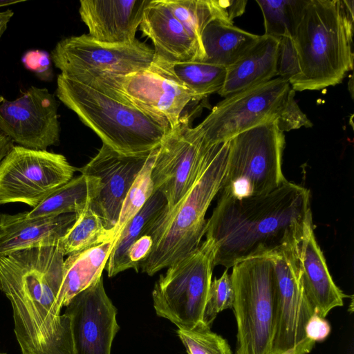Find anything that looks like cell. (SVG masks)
Segmentation results:
<instances>
[{"instance_id":"6da1fadb","label":"cell","mask_w":354,"mask_h":354,"mask_svg":"<svg viewBox=\"0 0 354 354\" xmlns=\"http://www.w3.org/2000/svg\"><path fill=\"white\" fill-rule=\"evenodd\" d=\"M310 201L308 189L288 180L261 196L218 197L205 232L214 248V266L228 270L301 241L313 222Z\"/></svg>"},{"instance_id":"7a4b0ae2","label":"cell","mask_w":354,"mask_h":354,"mask_svg":"<svg viewBox=\"0 0 354 354\" xmlns=\"http://www.w3.org/2000/svg\"><path fill=\"white\" fill-rule=\"evenodd\" d=\"M64 257L57 244L0 258V290L11 304L21 354H74L71 320L57 302Z\"/></svg>"},{"instance_id":"3957f363","label":"cell","mask_w":354,"mask_h":354,"mask_svg":"<svg viewBox=\"0 0 354 354\" xmlns=\"http://www.w3.org/2000/svg\"><path fill=\"white\" fill-rule=\"evenodd\" d=\"M229 140L207 148L200 172L187 192L172 207L166 206L148 225L145 234L153 244L139 268L149 276L187 256L205 234L207 211L222 187Z\"/></svg>"},{"instance_id":"277c9868","label":"cell","mask_w":354,"mask_h":354,"mask_svg":"<svg viewBox=\"0 0 354 354\" xmlns=\"http://www.w3.org/2000/svg\"><path fill=\"white\" fill-rule=\"evenodd\" d=\"M353 0H306L292 35L301 68L295 91L339 84L353 69Z\"/></svg>"},{"instance_id":"5b68a950","label":"cell","mask_w":354,"mask_h":354,"mask_svg":"<svg viewBox=\"0 0 354 354\" xmlns=\"http://www.w3.org/2000/svg\"><path fill=\"white\" fill-rule=\"evenodd\" d=\"M56 95L114 150L129 155L158 148L170 129L140 109L59 74Z\"/></svg>"},{"instance_id":"8992f818","label":"cell","mask_w":354,"mask_h":354,"mask_svg":"<svg viewBox=\"0 0 354 354\" xmlns=\"http://www.w3.org/2000/svg\"><path fill=\"white\" fill-rule=\"evenodd\" d=\"M66 78L140 109L171 130L194 96L167 64L153 59L147 68L128 74L84 71Z\"/></svg>"},{"instance_id":"52a82bcc","label":"cell","mask_w":354,"mask_h":354,"mask_svg":"<svg viewBox=\"0 0 354 354\" xmlns=\"http://www.w3.org/2000/svg\"><path fill=\"white\" fill-rule=\"evenodd\" d=\"M232 268L236 354H273L277 292L272 261L269 256L255 257Z\"/></svg>"},{"instance_id":"ba28073f","label":"cell","mask_w":354,"mask_h":354,"mask_svg":"<svg viewBox=\"0 0 354 354\" xmlns=\"http://www.w3.org/2000/svg\"><path fill=\"white\" fill-rule=\"evenodd\" d=\"M285 136L275 120L229 140L227 169L218 196L243 199L268 194L287 180L282 171Z\"/></svg>"},{"instance_id":"9c48e42d","label":"cell","mask_w":354,"mask_h":354,"mask_svg":"<svg viewBox=\"0 0 354 354\" xmlns=\"http://www.w3.org/2000/svg\"><path fill=\"white\" fill-rule=\"evenodd\" d=\"M214 248L207 239L184 258L167 267L156 282L152 298L158 316L180 329L203 322L212 283Z\"/></svg>"},{"instance_id":"30bf717a","label":"cell","mask_w":354,"mask_h":354,"mask_svg":"<svg viewBox=\"0 0 354 354\" xmlns=\"http://www.w3.org/2000/svg\"><path fill=\"white\" fill-rule=\"evenodd\" d=\"M301 243L269 255L274 267L277 292L273 354H308L315 344L306 334V324L316 312L302 283Z\"/></svg>"},{"instance_id":"8fae6325","label":"cell","mask_w":354,"mask_h":354,"mask_svg":"<svg viewBox=\"0 0 354 354\" xmlns=\"http://www.w3.org/2000/svg\"><path fill=\"white\" fill-rule=\"evenodd\" d=\"M75 170L62 154L14 145L0 163V204L35 208L72 179Z\"/></svg>"},{"instance_id":"7c38bea8","label":"cell","mask_w":354,"mask_h":354,"mask_svg":"<svg viewBox=\"0 0 354 354\" xmlns=\"http://www.w3.org/2000/svg\"><path fill=\"white\" fill-rule=\"evenodd\" d=\"M290 89L281 77L225 97L196 126L207 145L227 141L257 126L275 120Z\"/></svg>"},{"instance_id":"4fadbf2b","label":"cell","mask_w":354,"mask_h":354,"mask_svg":"<svg viewBox=\"0 0 354 354\" xmlns=\"http://www.w3.org/2000/svg\"><path fill=\"white\" fill-rule=\"evenodd\" d=\"M153 57V49L138 39L130 44H107L88 34L64 38L50 53L52 62L64 77L84 71L128 75L148 68Z\"/></svg>"},{"instance_id":"5bb4252c","label":"cell","mask_w":354,"mask_h":354,"mask_svg":"<svg viewBox=\"0 0 354 354\" xmlns=\"http://www.w3.org/2000/svg\"><path fill=\"white\" fill-rule=\"evenodd\" d=\"M189 117L181 116L178 124L169 131L158 148L151 178L154 191L167 200L166 207L175 205L196 180L209 145L198 129L191 127Z\"/></svg>"},{"instance_id":"9a60e30c","label":"cell","mask_w":354,"mask_h":354,"mask_svg":"<svg viewBox=\"0 0 354 354\" xmlns=\"http://www.w3.org/2000/svg\"><path fill=\"white\" fill-rule=\"evenodd\" d=\"M58 106L47 88L34 86L12 101L0 96V131L19 146L46 150L59 141Z\"/></svg>"},{"instance_id":"2e32d148","label":"cell","mask_w":354,"mask_h":354,"mask_svg":"<svg viewBox=\"0 0 354 354\" xmlns=\"http://www.w3.org/2000/svg\"><path fill=\"white\" fill-rule=\"evenodd\" d=\"M66 307L74 354H111L120 326L117 309L105 292L102 277L75 295Z\"/></svg>"},{"instance_id":"e0dca14e","label":"cell","mask_w":354,"mask_h":354,"mask_svg":"<svg viewBox=\"0 0 354 354\" xmlns=\"http://www.w3.org/2000/svg\"><path fill=\"white\" fill-rule=\"evenodd\" d=\"M151 151L123 154L102 143L97 154L78 169L82 174L99 179V192L90 204L107 230L116 225L125 196Z\"/></svg>"},{"instance_id":"ac0fdd59","label":"cell","mask_w":354,"mask_h":354,"mask_svg":"<svg viewBox=\"0 0 354 354\" xmlns=\"http://www.w3.org/2000/svg\"><path fill=\"white\" fill-rule=\"evenodd\" d=\"M151 0H81L79 13L95 41L130 44L136 41L145 9Z\"/></svg>"},{"instance_id":"d6986e66","label":"cell","mask_w":354,"mask_h":354,"mask_svg":"<svg viewBox=\"0 0 354 354\" xmlns=\"http://www.w3.org/2000/svg\"><path fill=\"white\" fill-rule=\"evenodd\" d=\"M139 30L153 42V59L168 64L205 59L202 47L174 17L165 0L150 1Z\"/></svg>"},{"instance_id":"ffe728a7","label":"cell","mask_w":354,"mask_h":354,"mask_svg":"<svg viewBox=\"0 0 354 354\" xmlns=\"http://www.w3.org/2000/svg\"><path fill=\"white\" fill-rule=\"evenodd\" d=\"M75 214L28 218L27 212L0 214V258L13 252L60 243L75 223Z\"/></svg>"},{"instance_id":"44dd1931","label":"cell","mask_w":354,"mask_h":354,"mask_svg":"<svg viewBox=\"0 0 354 354\" xmlns=\"http://www.w3.org/2000/svg\"><path fill=\"white\" fill-rule=\"evenodd\" d=\"M300 269L303 286L315 312L325 318L336 307L344 305L348 297L335 283L328 270L323 252L318 245L310 223L302 239L300 251Z\"/></svg>"},{"instance_id":"7402d4cb","label":"cell","mask_w":354,"mask_h":354,"mask_svg":"<svg viewBox=\"0 0 354 354\" xmlns=\"http://www.w3.org/2000/svg\"><path fill=\"white\" fill-rule=\"evenodd\" d=\"M278 44L279 39L261 35L251 48L227 68L223 86L217 93L225 97L276 77Z\"/></svg>"},{"instance_id":"603a6c76","label":"cell","mask_w":354,"mask_h":354,"mask_svg":"<svg viewBox=\"0 0 354 354\" xmlns=\"http://www.w3.org/2000/svg\"><path fill=\"white\" fill-rule=\"evenodd\" d=\"M260 36L241 29L225 19H214L201 33L205 53L202 62L228 68L251 48Z\"/></svg>"},{"instance_id":"cb8c5ba5","label":"cell","mask_w":354,"mask_h":354,"mask_svg":"<svg viewBox=\"0 0 354 354\" xmlns=\"http://www.w3.org/2000/svg\"><path fill=\"white\" fill-rule=\"evenodd\" d=\"M113 241L68 255L64 262V277L57 297L62 309L78 293L102 276L111 253Z\"/></svg>"},{"instance_id":"d4e9b609","label":"cell","mask_w":354,"mask_h":354,"mask_svg":"<svg viewBox=\"0 0 354 354\" xmlns=\"http://www.w3.org/2000/svg\"><path fill=\"white\" fill-rule=\"evenodd\" d=\"M99 190L97 178L81 174L50 193L37 207L27 212V216L32 218L78 214L97 196Z\"/></svg>"},{"instance_id":"484cf974","label":"cell","mask_w":354,"mask_h":354,"mask_svg":"<svg viewBox=\"0 0 354 354\" xmlns=\"http://www.w3.org/2000/svg\"><path fill=\"white\" fill-rule=\"evenodd\" d=\"M167 205L165 196L155 191L140 212L125 225L116 241L113 243L106 270L109 277L130 269L127 252L130 246L145 234L148 225Z\"/></svg>"},{"instance_id":"4316f807","label":"cell","mask_w":354,"mask_h":354,"mask_svg":"<svg viewBox=\"0 0 354 354\" xmlns=\"http://www.w3.org/2000/svg\"><path fill=\"white\" fill-rule=\"evenodd\" d=\"M174 17L188 34L202 47L201 33L216 18L230 19V0H165Z\"/></svg>"},{"instance_id":"83f0119b","label":"cell","mask_w":354,"mask_h":354,"mask_svg":"<svg viewBox=\"0 0 354 354\" xmlns=\"http://www.w3.org/2000/svg\"><path fill=\"white\" fill-rule=\"evenodd\" d=\"M166 64L176 77L192 91L195 101L218 93L223 86L227 73L225 67L202 61Z\"/></svg>"},{"instance_id":"f1b7e54d","label":"cell","mask_w":354,"mask_h":354,"mask_svg":"<svg viewBox=\"0 0 354 354\" xmlns=\"http://www.w3.org/2000/svg\"><path fill=\"white\" fill-rule=\"evenodd\" d=\"M89 202L78 214L75 223L60 241L65 255L80 252L113 241V230H107Z\"/></svg>"},{"instance_id":"f546056e","label":"cell","mask_w":354,"mask_h":354,"mask_svg":"<svg viewBox=\"0 0 354 354\" xmlns=\"http://www.w3.org/2000/svg\"><path fill=\"white\" fill-rule=\"evenodd\" d=\"M306 0H256L264 20L263 35L280 39L292 35Z\"/></svg>"},{"instance_id":"4dcf8cb0","label":"cell","mask_w":354,"mask_h":354,"mask_svg":"<svg viewBox=\"0 0 354 354\" xmlns=\"http://www.w3.org/2000/svg\"><path fill=\"white\" fill-rule=\"evenodd\" d=\"M158 148L151 151L125 196L118 221L113 229V243L127 223L140 212L155 192L151 171Z\"/></svg>"},{"instance_id":"1f68e13d","label":"cell","mask_w":354,"mask_h":354,"mask_svg":"<svg viewBox=\"0 0 354 354\" xmlns=\"http://www.w3.org/2000/svg\"><path fill=\"white\" fill-rule=\"evenodd\" d=\"M177 334L187 354H232L227 341L203 322L191 329L178 328Z\"/></svg>"},{"instance_id":"d6a6232c","label":"cell","mask_w":354,"mask_h":354,"mask_svg":"<svg viewBox=\"0 0 354 354\" xmlns=\"http://www.w3.org/2000/svg\"><path fill=\"white\" fill-rule=\"evenodd\" d=\"M234 299V291L227 269L218 279L212 281L206 302L203 322L211 327L217 315L231 309Z\"/></svg>"},{"instance_id":"836d02e7","label":"cell","mask_w":354,"mask_h":354,"mask_svg":"<svg viewBox=\"0 0 354 354\" xmlns=\"http://www.w3.org/2000/svg\"><path fill=\"white\" fill-rule=\"evenodd\" d=\"M301 74L298 54L292 38L286 35L279 39L277 55V76L290 83Z\"/></svg>"},{"instance_id":"e575fe53","label":"cell","mask_w":354,"mask_h":354,"mask_svg":"<svg viewBox=\"0 0 354 354\" xmlns=\"http://www.w3.org/2000/svg\"><path fill=\"white\" fill-rule=\"evenodd\" d=\"M295 95V91L290 88L275 119L277 128L282 132L313 126L311 121L297 104Z\"/></svg>"},{"instance_id":"d590c367","label":"cell","mask_w":354,"mask_h":354,"mask_svg":"<svg viewBox=\"0 0 354 354\" xmlns=\"http://www.w3.org/2000/svg\"><path fill=\"white\" fill-rule=\"evenodd\" d=\"M21 62L27 70L35 73L40 80L49 81L52 79V59L48 52L38 49L28 50L24 54Z\"/></svg>"},{"instance_id":"8d00e7d4","label":"cell","mask_w":354,"mask_h":354,"mask_svg":"<svg viewBox=\"0 0 354 354\" xmlns=\"http://www.w3.org/2000/svg\"><path fill=\"white\" fill-rule=\"evenodd\" d=\"M152 244L151 236L144 234L130 246L127 254L130 269L138 271L140 263L149 255Z\"/></svg>"},{"instance_id":"74e56055","label":"cell","mask_w":354,"mask_h":354,"mask_svg":"<svg viewBox=\"0 0 354 354\" xmlns=\"http://www.w3.org/2000/svg\"><path fill=\"white\" fill-rule=\"evenodd\" d=\"M330 330L328 321L316 313L309 319L306 326L307 337L315 343L324 341L330 334Z\"/></svg>"},{"instance_id":"f35d334b","label":"cell","mask_w":354,"mask_h":354,"mask_svg":"<svg viewBox=\"0 0 354 354\" xmlns=\"http://www.w3.org/2000/svg\"><path fill=\"white\" fill-rule=\"evenodd\" d=\"M14 147V142L0 131V163Z\"/></svg>"},{"instance_id":"ab89813d","label":"cell","mask_w":354,"mask_h":354,"mask_svg":"<svg viewBox=\"0 0 354 354\" xmlns=\"http://www.w3.org/2000/svg\"><path fill=\"white\" fill-rule=\"evenodd\" d=\"M13 15V11L10 9L6 10V11L0 12V39L6 31L8 24Z\"/></svg>"},{"instance_id":"60d3db41","label":"cell","mask_w":354,"mask_h":354,"mask_svg":"<svg viewBox=\"0 0 354 354\" xmlns=\"http://www.w3.org/2000/svg\"><path fill=\"white\" fill-rule=\"evenodd\" d=\"M24 1V0H0V8L17 4Z\"/></svg>"},{"instance_id":"b9f144b4","label":"cell","mask_w":354,"mask_h":354,"mask_svg":"<svg viewBox=\"0 0 354 354\" xmlns=\"http://www.w3.org/2000/svg\"><path fill=\"white\" fill-rule=\"evenodd\" d=\"M0 354H6V353H1V352H0Z\"/></svg>"}]
</instances>
